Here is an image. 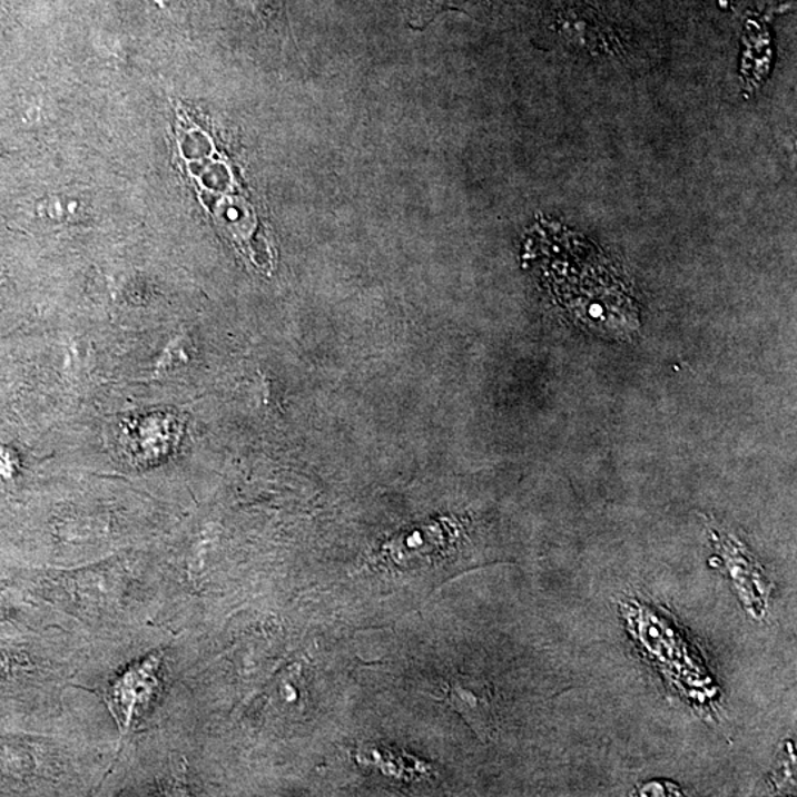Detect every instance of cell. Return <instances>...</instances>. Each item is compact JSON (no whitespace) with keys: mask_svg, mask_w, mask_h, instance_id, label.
Listing matches in <instances>:
<instances>
[{"mask_svg":"<svg viewBox=\"0 0 797 797\" xmlns=\"http://www.w3.org/2000/svg\"><path fill=\"white\" fill-rule=\"evenodd\" d=\"M160 663L161 659L158 658V655H151L112 683L110 692H108V700H110L111 712L121 730H128L139 714L147 708L158 687Z\"/></svg>","mask_w":797,"mask_h":797,"instance_id":"cell-1","label":"cell"},{"mask_svg":"<svg viewBox=\"0 0 797 797\" xmlns=\"http://www.w3.org/2000/svg\"><path fill=\"white\" fill-rule=\"evenodd\" d=\"M447 703L463 717L480 740H488L493 728L492 695L486 683L456 677L447 682Z\"/></svg>","mask_w":797,"mask_h":797,"instance_id":"cell-2","label":"cell"}]
</instances>
